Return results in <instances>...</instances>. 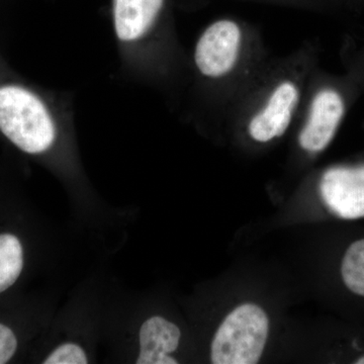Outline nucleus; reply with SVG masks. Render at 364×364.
<instances>
[{"label": "nucleus", "instance_id": "obj_9", "mask_svg": "<svg viewBox=\"0 0 364 364\" xmlns=\"http://www.w3.org/2000/svg\"><path fill=\"white\" fill-rule=\"evenodd\" d=\"M87 353L80 344L76 342H64L58 345L43 360L44 364H86L88 363Z\"/></svg>", "mask_w": 364, "mask_h": 364}, {"label": "nucleus", "instance_id": "obj_11", "mask_svg": "<svg viewBox=\"0 0 364 364\" xmlns=\"http://www.w3.org/2000/svg\"><path fill=\"white\" fill-rule=\"evenodd\" d=\"M259 4H273V6L291 7L303 11H318L322 9L323 0H249Z\"/></svg>", "mask_w": 364, "mask_h": 364}, {"label": "nucleus", "instance_id": "obj_5", "mask_svg": "<svg viewBox=\"0 0 364 364\" xmlns=\"http://www.w3.org/2000/svg\"><path fill=\"white\" fill-rule=\"evenodd\" d=\"M269 320L259 306L244 304L225 318L210 345L214 364H255L264 351Z\"/></svg>", "mask_w": 364, "mask_h": 364}, {"label": "nucleus", "instance_id": "obj_3", "mask_svg": "<svg viewBox=\"0 0 364 364\" xmlns=\"http://www.w3.org/2000/svg\"><path fill=\"white\" fill-rule=\"evenodd\" d=\"M350 102V86L327 75L318 67L294 124L299 151L314 157L327 150L343 123Z\"/></svg>", "mask_w": 364, "mask_h": 364}, {"label": "nucleus", "instance_id": "obj_8", "mask_svg": "<svg viewBox=\"0 0 364 364\" xmlns=\"http://www.w3.org/2000/svg\"><path fill=\"white\" fill-rule=\"evenodd\" d=\"M23 269V244L11 233L0 234V294L16 284Z\"/></svg>", "mask_w": 364, "mask_h": 364}, {"label": "nucleus", "instance_id": "obj_6", "mask_svg": "<svg viewBox=\"0 0 364 364\" xmlns=\"http://www.w3.org/2000/svg\"><path fill=\"white\" fill-rule=\"evenodd\" d=\"M317 186L332 217L343 221L364 219V159L326 167Z\"/></svg>", "mask_w": 364, "mask_h": 364}, {"label": "nucleus", "instance_id": "obj_7", "mask_svg": "<svg viewBox=\"0 0 364 364\" xmlns=\"http://www.w3.org/2000/svg\"><path fill=\"white\" fill-rule=\"evenodd\" d=\"M136 364H177L172 353L181 343V332L171 321L153 316L144 321L139 330Z\"/></svg>", "mask_w": 364, "mask_h": 364}, {"label": "nucleus", "instance_id": "obj_1", "mask_svg": "<svg viewBox=\"0 0 364 364\" xmlns=\"http://www.w3.org/2000/svg\"><path fill=\"white\" fill-rule=\"evenodd\" d=\"M318 61V45L311 41L287 56H270L234 105L227 128L259 146L284 138L296 123Z\"/></svg>", "mask_w": 364, "mask_h": 364}, {"label": "nucleus", "instance_id": "obj_10", "mask_svg": "<svg viewBox=\"0 0 364 364\" xmlns=\"http://www.w3.org/2000/svg\"><path fill=\"white\" fill-rule=\"evenodd\" d=\"M16 335L9 326L0 323V364L9 363L18 350Z\"/></svg>", "mask_w": 364, "mask_h": 364}, {"label": "nucleus", "instance_id": "obj_4", "mask_svg": "<svg viewBox=\"0 0 364 364\" xmlns=\"http://www.w3.org/2000/svg\"><path fill=\"white\" fill-rule=\"evenodd\" d=\"M0 131L18 149L33 155L49 150L57 136L44 102L18 85L0 87Z\"/></svg>", "mask_w": 364, "mask_h": 364}, {"label": "nucleus", "instance_id": "obj_2", "mask_svg": "<svg viewBox=\"0 0 364 364\" xmlns=\"http://www.w3.org/2000/svg\"><path fill=\"white\" fill-rule=\"evenodd\" d=\"M269 57L259 28L243 18L222 16L203 28L193 49V69L223 123Z\"/></svg>", "mask_w": 364, "mask_h": 364}]
</instances>
